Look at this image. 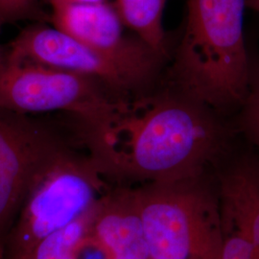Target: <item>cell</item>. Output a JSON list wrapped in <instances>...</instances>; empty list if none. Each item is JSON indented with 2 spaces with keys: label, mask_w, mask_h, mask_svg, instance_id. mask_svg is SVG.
I'll return each mask as SVG.
<instances>
[{
  "label": "cell",
  "mask_w": 259,
  "mask_h": 259,
  "mask_svg": "<svg viewBox=\"0 0 259 259\" xmlns=\"http://www.w3.org/2000/svg\"><path fill=\"white\" fill-rule=\"evenodd\" d=\"M246 3H247V8L259 14V0H246Z\"/></svg>",
  "instance_id": "e0dca14e"
},
{
  "label": "cell",
  "mask_w": 259,
  "mask_h": 259,
  "mask_svg": "<svg viewBox=\"0 0 259 259\" xmlns=\"http://www.w3.org/2000/svg\"><path fill=\"white\" fill-rule=\"evenodd\" d=\"M5 50L14 59L91 77L121 96H127L149 83L142 75L53 25L36 24L25 28Z\"/></svg>",
  "instance_id": "52a82bcc"
},
{
  "label": "cell",
  "mask_w": 259,
  "mask_h": 259,
  "mask_svg": "<svg viewBox=\"0 0 259 259\" xmlns=\"http://www.w3.org/2000/svg\"><path fill=\"white\" fill-rule=\"evenodd\" d=\"M4 22H5V21L0 18V32H1V27H2V25H3V23H4ZM4 50H5L4 48H2V47H0V58L2 57V55H3Z\"/></svg>",
  "instance_id": "ac0fdd59"
},
{
  "label": "cell",
  "mask_w": 259,
  "mask_h": 259,
  "mask_svg": "<svg viewBox=\"0 0 259 259\" xmlns=\"http://www.w3.org/2000/svg\"><path fill=\"white\" fill-rule=\"evenodd\" d=\"M222 224L243 232L259 259V154L253 149L232 157L217 175Z\"/></svg>",
  "instance_id": "9c48e42d"
},
{
  "label": "cell",
  "mask_w": 259,
  "mask_h": 259,
  "mask_svg": "<svg viewBox=\"0 0 259 259\" xmlns=\"http://www.w3.org/2000/svg\"><path fill=\"white\" fill-rule=\"evenodd\" d=\"M172 79L178 92L211 111H238L249 89L246 0H186Z\"/></svg>",
  "instance_id": "7a4b0ae2"
},
{
  "label": "cell",
  "mask_w": 259,
  "mask_h": 259,
  "mask_svg": "<svg viewBox=\"0 0 259 259\" xmlns=\"http://www.w3.org/2000/svg\"><path fill=\"white\" fill-rule=\"evenodd\" d=\"M50 7L61 6L65 4H76V3H96V2H104L109 0H47Z\"/></svg>",
  "instance_id": "2e32d148"
},
{
  "label": "cell",
  "mask_w": 259,
  "mask_h": 259,
  "mask_svg": "<svg viewBox=\"0 0 259 259\" xmlns=\"http://www.w3.org/2000/svg\"><path fill=\"white\" fill-rule=\"evenodd\" d=\"M90 232L111 252L112 259H150L131 185L107 189L94 208Z\"/></svg>",
  "instance_id": "30bf717a"
},
{
  "label": "cell",
  "mask_w": 259,
  "mask_h": 259,
  "mask_svg": "<svg viewBox=\"0 0 259 259\" xmlns=\"http://www.w3.org/2000/svg\"><path fill=\"white\" fill-rule=\"evenodd\" d=\"M79 134L103 176L120 185L204 174L231 138L211 110L180 93L127 97L109 118Z\"/></svg>",
  "instance_id": "6da1fadb"
},
{
  "label": "cell",
  "mask_w": 259,
  "mask_h": 259,
  "mask_svg": "<svg viewBox=\"0 0 259 259\" xmlns=\"http://www.w3.org/2000/svg\"><path fill=\"white\" fill-rule=\"evenodd\" d=\"M132 189L150 259H222L219 194L205 173Z\"/></svg>",
  "instance_id": "3957f363"
},
{
  "label": "cell",
  "mask_w": 259,
  "mask_h": 259,
  "mask_svg": "<svg viewBox=\"0 0 259 259\" xmlns=\"http://www.w3.org/2000/svg\"><path fill=\"white\" fill-rule=\"evenodd\" d=\"M66 145L26 114L0 109V251L31 186Z\"/></svg>",
  "instance_id": "8992f818"
},
{
  "label": "cell",
  "mask_w": 259,
  "mask_h": 259,
  "mask_svg": "<svg viewBox=\"0 0 259 259\" xmlns=\"http://www.w3.org/2000/svg\"><path fill=\"white\" fill-rule=\"evenodd\" d=\"M37 12V0H0V18L5 22L29 18Z\"/></svg>",
  "instance_id": "5bb4252c"
},
{
  "label": "cell",
  "mask_w": 259,
  "mask_h": 259,
  "mask_svg": "<svg viewBox=\"0 0 259 259\" xmlns=\"http://www.w3.org/2000/svg\"><path fill=\"white\" fill-rule=\"evenodd\" d=\"M50 19L54 27L148 81L154 78L163 59L139 37L125 35L126 26L110 1L52 7Z\"/></svg>",
  "instance_id": "ba28073f"
},
{
  "label": "cell",
  "mask_w": 259,
  "mask_h": 259,
  "mask_svg": "<svg viewBox=\"0 0 259 259\" xmlns=\"http://www.w3.org/2000/svg\"><path fill=\"white\" fill-rule=\"evenodd\" d=\"M166 0H114L113 5L126 28L161 56L166 54L163 13Z\"/></svg>",
  "instance_id": "8fae6325"
},
{
  "label": "cell",
  "mask_w": 259,
  "mask_h": 259,
  "mask_svg": "<svg viewBox=\"0 0 259 259\" xmlns=\"http://www.w3.org/2000/svg\"><path fill=\"white\" fill-rule=\"evenodd\" d=\"M235 127L259 154V58L250 57L249 89L237 111Z\"/></svg>",
  "instance_id": "4fadbf2b"
},
{
  "label": "cell",
  "mask_w": 259,
  "mask_h": 259,
  "mask_svg": "<svg viewBox=\"0 0 259 259\" xmlns=\"http://www.w3.org/2000/svg\"><path fill=\"white\" fill-rule=\"evenodd\" d=\"M127 96L113 93L91 77L61 68L0 58V109L21 114L65 111L80 127L99 124L120 107Z\"/></svg>",
  "instance_id": "5b68a950"
},
{
  "label": "cell",
  "mask_w": 259,
  "mask_h": 259,
  "mask_svg": "<svg viewBox=\"0 0 259 259\" xmlns=\"http://www.w3.org/2000/svg\"><path fill=\"white\" fill-rule=\"evenodd\" d=\"M93 211L50 234L40 241L28 255L20 259H75V247L91 231Z\"/></svg>",
  "instance_id": "7c38bea8"
},
{
  "label": "cell",
  "mask_w": 259,
  "mask_h": 259,
  "mask_svg": "<svg viewBox=\"0 0 259 259\" xmlns=\"http://www.w3.org/2000/svg\"><path fill=\"white\" fill-rule=\"evenodd\" d=\"M89 155L62 149L22 203L4 242L5 259L28 255L40 241L90 215L109 186Z\"/></svg>",
  "instance_id": "277c9868"
},
{
  "label": "cell",
  "mask_w": 259,
  "mask_h": 259,
  "mask_svg": "<svg viewBox=\"0 0 259 259\" xmlns=\"http://www.w3.org/2000/svg\"><path fill=\"white\" fill-rule=\"evenodd\" d=\"M75 259H112L111 252L93 235L88 233L75 247Z\"/></svg>",
  "instance_id": "9a60e30c"
}]
</instances>
